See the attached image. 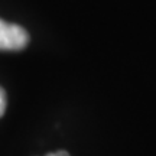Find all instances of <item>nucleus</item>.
<instances>
[{
    "instance_id": "nucleus-1",
    "label": "nucleus",
    "mask_w": 156,
    "mask_h": 156,
    "mask_svg": "<svg viewBox=\"0 0 156 156\" xmlns=\"http://www.w3.org/2000/svg\"><path fill=\"white\" fill-rule=\"evenodd\" d=\"M29 35L20 25L0 19V51H20L26 48Z\"/></svg>"
},
{
    "instance_id": "nucleus-2",
    "label": "nucleus",
    "mask_w": 156,
    "mask_h": 156,
    "mask_svg": "<svg viewBox=\"0 0 156 156\" xmlns=\"http://www.w3.org/2000/svg\"><path fill=\"white\" fill-rule=\"evenodd\" d=\"M5 110H6V93L5 90L0 87V117L5 114Z\"/></svg>"
},
{
    "instance_id": "nucleus-3",
    "label": "nucleus",
    "mask_w": 156,
    "mask_h": 156,
    "mask_svg": "<svg viewBox=\"0 0 156 156\" xmlns=\"http://www.w3.org/2000/svg\"><path fill=\"white\" fill-rule=\"evenodd\" d=\"M46 156H69V153L65 151H58V152H54V153H49Z\"/></svg>"
}]
</instances>
